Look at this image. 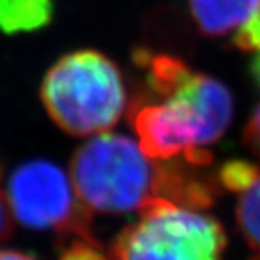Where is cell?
<instances>
[{"label": "cell", "mask_w": 260, "mask_h": 260, "mask_svg": "<svg viewBox=\"0 0 260 260\" xmlns=\"http://www.w3.org/2000/svg\"><path fill=\"white\" fill-rule=\"evenodd\" d=\"M0 260H39V258L17 250H0Z\"/></svg>", "instance_id": "14"}, {"label": "cell", "mask_w": 260, "mask_h": 260, "mask_svg": "<svg viewBox=\"0 0 260 260\" xmlns=\"http://www.w3.org/2000/svg\"><path fill=\"white\" fill-rule=\"evenodd\" d=\"M10 208H9V203L5 202L4 198V193H2V188H0V242L9 239L12 235V218H10Z\"/></svg>", "instance_id": "13"}, {"label": "cell", "mask_w": 260, "mask_h": 260, "mask_svg": "<svg viewBox=\"0 0 260 260\" xmlns=\"http://www.w3.org/2000/svg\"><path fill=\"white\" fill-rule=\"evenodd\" d=\"M252 77H253V82L258 86V89H260V52H257V56L255 59H253V62H252Z\"/></svg>", "instance_id": "15"}, {"label": "cell", "mask_w": 260, "mask_h": 260, "mask_svg": "<svg viewBox=\"0 0 260 260\" xmlns=\"http://www.w3.org/2000/svg\"><path fill=\"white\" fill-rule=\"evenodd\" d=\"M225 190L237 195V225L253 250L260 252V168L253 163L234 159L218 171Z\"/></svg>", "instance_id": "7"}, {"label": "cell", "mask_w": 260, "mask_h": 260, "mask_svg": "<svg viewBox=\"0 0 260 260\" xmlns=\"http://www.w3.org/2000/svg\"><path fill=\"white\" fill-rule=\"evenodd\" d=\"M7 203L14 218L32 230L99 243L91 230V212L76 193L71 175L57 165L36 159L10 175Z\"/></svg>", "instance_id": "4"}, {"label": "cell", "mask_w": 260, "mask_h": 260, "mask_svg": "<svg viewBox=\"0 0 260 260\" xmlns=\"http://www.w3.org/2000/svg\"><path fill=\"white\" fill-rule=\"evenodd\" d=\"M235 46H239L242 51L260 52V2L257 12L252 15L250 20L245 25H242L234 39Z\"/></svg>", "instance_id": "11"}, {"label": "cell", "mask_w": 260, "mask_h": 260, "mask_svg": "<svg viewBox=\"0 0 260 260\" xmlns=\"http://www.w3.org/2000/svg\"><path fill=\"white\" fill-rule=\"evenodd\" d=\"M59 260H113L111 255L103 252L101 243H92L76 239L60 252Z\"/></svg>", "instance_id": "10"}, {"label": "cell", "mask_w": 260, "mask_h": 260, "mask_svg": "<svg viewBox=\"0 0 260 260\" xmlns=\"http://www.w3.org/2000/svg\"><path fill=\"white\" fill-rule=\"evenodd\" d=\"M136 62L146 71L148 86L161 99L183 103L200 118L210 145L229 128L234 103L229 89L217 79L190 69L181 59L140 51Z\"/></svg>", "instance_id": "5"}, {"label": "cell", "mask_w": 260, "mask_h": 260, "mask_svg": "<svg viewBox=\"0 0 260 260\" xmlns=\"http://www.w3.org/2000/svg\"><path fill=\"white\" fill-rule=\"evenodd\" d=\"M41 98L54 123L74 136L109 131L126 108L119 69L96 51L60 57L44 77Z\"/></svg>", "instance_id": "2"}, {"label": "cell", "mask_w": 260, "mask_h": 260, "mask_svg": "<svg viewBox=\"0 0 260 260\" xmlns=\"http://www.w3.org/2000/svg\"><path fill=\"white\" fill-rule=\"evenodd\" d=\"M243 140H245V145L252 149V153L260 158V104L253 109L250 119H248Z\"/></svg>", "instance_id": "12"}, {"label": "cell", "mask_w": 260, "mask_h": 260, "mask_svg": "<svg viewBox=\"0 0 260 260\" xmlns=\"http://www.w3.org/2000/svg\"><path fill=\"white\" fill-rule=\"evenodd\" d=\"M52 0H0V30L5 34L34 32L52 19Z\"/></svg>", "instance_id": "9"}, {"label": "cell", "mask_w": 260, "mask_h": 260, "mask_svg": "<svg viewBox=\"0 0 260 260\" xmlns=\"http://www.w3.org/2000/svg\"><path fill=\"white\" fill-rule=\"evenodd\" d=\"M253 260H260V257H257V258H253Z\"/></svg>", "instance_id": "16"}, {"label": "cell", "mask_w": 260, "mask_h": 260, "mask_svg": "<svg viewBox=\"0 0 260 260\" xmlns=\"http://www.w3.org/2000/svg\"><path fill=\"white\" fill-rule=\"evenodd\" d=\"M131 124L140 148L149 158L173 159L183 156L191 167L212 161L203 124L190 106L163 99L161 103L138 101L131 109Z\"/></svg>", "instance_id": "6"}, {"label": "cell", "mask_w": 260, "mask_h": 260, "mask_svg": "<svg viewBox=\"0 0 260 260\" xmlns=\"http://www.w3.org/2000/svg\"><path fill=\"white\" fill-rule=\"evenodd\" d=\"M260 0H188L193 20L205 36L222 37L245 25Z\"/></svg>", "instance_id": "8"}, {"label": "cell", "mask_w": 260, "mask_h": 260, "mask_svg": "<svg viewBox=\"0 0 260 260\" xmlns=\"http://www.w3.org/2000/svg\"><path fill=\"white\" fill-rule=\"evenodd\" d=\"M71 180L91 213H140L158 200L205 210L215 202L212 183L175 163H158L123 135L103 133L84 143L71 161Z\"/></svg>", "instance_id": "1"}, {"label": "cell", "mask_w": 260, "mask_h": 260, "mask_svg": "<svg viewBox=\"0 0 260 260\" xmlns=\"http://www.w3.org/2000/svg\"><path fill=\"white\" fill-rule=\"evenodd\" d=\"M225 247L218 220L158 200L116 237L109 255L113 260H222Z\"/></svg>", "instance_id": "3"}]
</instances>
